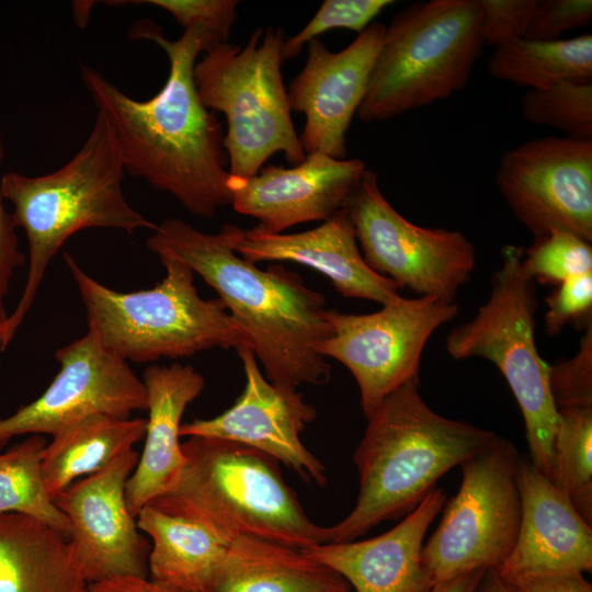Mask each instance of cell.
Here are the masks:
<instances>
[{
  "mask_svg": "<svg viewBox=\"0 0 592 592\" xmlns=\"http://www.w3.org/2000/svg\"><path fill=\"white\" fill-rule=\"evenodd\" d=\"M129 37L151 41L167 54L169 75L160 91L148 100L132 99L86 65L83 84L113 127L125 171L171 194L192 215L213 218L231 204L230 174L225 168V134L198 96L194 66L218 43L198 27L170 41L151 20L137 21Z\"/></svg>",
  "mask_w": 592,
  "mask_h": 592,
  "instance_id": "cell-1",
  "label": "cell"
},
{
  "mask_svg": "<svg viewBox=\"0 0 592 592\" xmlns=\"http://www.w3.org/2000/svg\"><path fill=\"white\" fill-rule=\"evenodd\" d=\"M239 231L224 224L218 232L206 234L168 218L146 244L158 257L183 262L216 291L272 385L296 392L301 385L328 383L331 366L317 351L332 331L323 294L283 265L262 270L237 254Z\"/></svg>",
  "mask_w": 592,
  "mask_h": 592,
  "instance_id": "cell-2",
  "label": "cell"
},
{
  "mask_svg": "<svg viewBox=\"0 0 592 592\" xmlns=\"http://www.w3.org/2000/svg\"><path fill=\"white\" fill-rule=\"evenodd\" d=\"M496 433L432 410L420 379L392 391L367 419L353 462L360 489L340 522L325 526V543L352 542L385 521L410 513L455 466L488 446Z\"/></svg>",
  "mask_w": 592,
  "mask_h": 592,
  "instance_id": "cell-3",
  "label": "cell"
},
{
  "mask_svg": "<svg viewBox=\"0 0 592 592\" xmlns=\"http://www.w3.org/2000/svg\"><path fill=\"white\" fill-rule=\"evenodd\" d=\"M125 168L113 127L98 111L92 129L77 153L48 174L7 172L2 198L13 205V224L24 229L29 271L21 299L0 329V351L14 338L30 311L45 272L65 241L86 228H112L133 235L156 224L134 209L123 193Z\"/></svg>",
  "mask_w": 592,
  "mask_h": 592,
  "instance_id": "cell-4",
  "label": "cell"
},
{
  "mask_svg": "<svg viewBox=\"0 0 592 592\" xmlns=\"http://www.w3.org/2000/svg\"><path fill=\"white\" fill-rule=\"evenodd\" d=\"M175 485L149 504L194 520L229 542L253 537L306 550L325 543L277 462L246 445L191 436Z\"/></svg>",
  "mask_w": 592,
  "mask_h": 592,
  "instance_id": "cell-5",
  "label": "cell"
},
{
  "mask_svg": "<svg viewBox=\"0 0 592 592\" xmlns=\"http://www.w3.org/2000/svg\"><path fill=\"white\" fill-rule=\"evenodd\" d=\"M62 257L84 305L89 331L126 362L191 357L216 348L246 345L221 299L202 298L193 270L172 257H158L166 269L160 283L128 293L91 277L70 253Z\"/></svg>",
  "mask_w": 592,
  "mask_h": 592,
  "instance_id": "cell-6",
  "label": "cell"
},
{
  "mask_svg": "<svg viewBox=\"0 0 592 592\" xmlns=\"http://www.w3.org/2000/svg\"><path fill=\"white\" fill-rule=\"evenodd\" d=\"M485 45L479 0H431L399 11L384 34L356 116L366 123L464 89Z\"/></svg>",
  "mask_w": 592,
  "mask_h": 592,
  "instance_id": "cell-7",
  "label": "cell"
},
{
  "mask_svg": "<svg viewBox=\"0 0 592 592\" xmlns=\"http://www.w3.org/2000/svg\"><path fill=\"white\" fill-rule=\"evenodd\" d=\"M501 255L488 299L473 319L447 334L445 346L455 360L482 357L498 367L521 409L528 459L554 482L558 412L549 387L550 365L535 342L536 286L522 266V247L506 244Z\"/></svg>",
  "mask_w": 592,
  "mask_h": 592,
  "instance_id": "cell-8",
  "label": "cell"
},
{
  "mask_svg": "<svg viewBox=\"0 0 592 592\" xmlns=\"http://www.w3.org/2000/svg\"><path fill=\"white\" fill-rule=\"evenodd\" d=\"M284 42L281 27H259L244 46L213 45L194 66L202 103L226 116L223 147L228 172L236 179L255 175L276 152H283L293 166L306 157L282 78Z\"/></svg>",
  "mask_w": 592,
  "mask_h": 592,
  "instance_id": "cell-9",
  "label": "cell"
},
{
  "mask_svg": "<svg viewBox=\"0 0 592 592\" xmlns=\"http://www.w3.org/2000/svg\"><path fill=\"white\" fill-rule=\"evenodd\" d=\"M519 453L508 439L492 442L459 466L462 482L422 548L431 589L479 569H497L514 547L521 517Z\"/></svg>",
  "mask_w": 592,
  "mask_h": 592,
  "instance_id": "cell-10",
  "label": "cell"
},
{
  "mask_svg": "<svg viewBox=\"0 0 592 592\" xmlns=\"http://www.w3.org/2000/svg\"><path fill=\"white\" fill-rule=\"evenodd\" d=\"M343 208L373 271L398 288L456 301L477 263L476 249L463 232L406 219L384 196L377 174L369 169Z\"/></svg>",
  "mask_w": 592,
  "mask_h": 592,
  "instance_id": "cell-11",
  "label": "cell"
},
{
  "mask_svg": "<svg viewBox=\"0 0 592 592\" xmlns=\"http://www.w3.org/2000/svg\"><path fill=\"white\" fill-rule=\"evenodd\" d=\"M459 305L433 296L400 297L371 314L327 310L331 334L318 346L353 375L366 420L392 391L419 379L421 355L433 332Z\"/></svg>",
  "mask_w": 592,
  "mask_h": 592,
  "instance_id": "cell-12",
  "label": "cell"
},
{
  "mask_svg": "<svg viewBox=\"0 0 592 592\" xmlns=\"http://www.w3.org/2000/svg\"><path fill=\"white\" fill-rule=\"evenodd\" d=\"M496 184L534 237L558 229L592 242V140L547 136L516 145L501 156Z\"/></svg>",
  "mask_w": 592,
  "mask_h": 592,
  "instance_id": "cell-13",
  "label": "cell"
},
{
  "mask_svg": "<svg viewBox=\"0 0 592 592\" xmlns=\"http://www.w3.org/2000/svg\"><path fill=\"white\" fill-rule=\"evenodd\" d=\"M59 372L32 402L0 418V451L19 435H50L95 414L130 418L147 410L145 384L128 363L88 332L55 353Z\"/></svg>",
  "mask_w": 592,
  "mask_h": 592,
  "instance_id": "cell-14",
  "label": "cell"
},
{
  "mask_svg": "<svg viewBox=\"0 0 592 592\" xmlns=\"http://www.w3.org/2000/svg\"><path fill=\"white\" fill-rule=\"evenodd\" d=\"M138 458L133 448L53 499L69 521V538L89 584L114 577H148L150 540L138 528L125 497Z\"/></svg>",
  "mask_w": 592,
  "mask_h": 592,
  "instance_id": "cell-15",
  "label": "cell"
},
{
  "mask_svg": "<svg viewBox=\"0 0 592 592\" xmlns=\"http://www.w3.org/2000/svg\"><path fill=\"white\" fill-rule=\"evenodd\" d=\"M246 383L234 405L210 419L181 424L180 436L224 440L254 448L283 463L306 482L325 486V465L301 442L300 433L317 412L296 392H284L262 374L248 345L236 349Z\"/></svg>",
  "mask_w": 592,
  "mask_h": 592,
  "instance_id": "cell-16",
  "label": "cell"
},
{
  "mask_svg": "<svg viewBox=\"0 0 592 592\" xmlns=\"http://www.w3.org/2000/svg\"><path fill=\"white\" fill-rule=\"evenodd\" d=\"M385 31L382 22H373L338 53L319 38L307 44L306 64L287 89L291 110L306 118L298 136L305 155L346 159V133L364 99Z\"/></svg>",
  "mask_w": 592,
  "mask_h": 592,
  "instance_id": "cell-17",
  "label": "cell"
},
{
  "mask_svg": "<svg viewBox=\"0 0 592 592\" xmlns=\"http://www.w3.org/2000/svg\"><path fill=\"white\" fill-rule=\"evenodd\" d=\"M366 169L361 159L312 152L292 168L269 166L246 180L230 175L231 205L258 219L261 230L282 234L301 223L325 221L342 209Z\"/></svg>",
  "mask_w": 592,
  "mask_h": 592,
  "instance_id": "cell-18",
  "label": "cell"
},
{
  "mask_svg": "<svg viewBox=\"0 0 592 592\" xmlns=\"http://www.w3.org/2000/svg\"><path fill=\"white\" fill-rule=\"evenodd\" d=\"M521 517L513 549L496 570L510 577L553 571L590 572L592 525L528 459L519 455Z\"/></svg>",
  "mask_w": 592,
  "mask_h": 592,
  "instance_id": "cell-19",
  "label": "cell"
},
{
  "mask_svg": "<svg viewBox=\"0 0 592 592\" xmlns=\"http://www.w3.org/2000/svg\"><path fill=\"white\" fill-rule=\"evenodd\" d=\"M237 254L257 263L288 261L323 274L344 297L386 305L397 300V285L365 262L353 224L344 208L316 228L296 234H269L258 226L240 228L234 243Z\"/></svg>",
  "mask_w": 592,
  "mask_h": 592,
  "instance_id": "cell-20",
  "label": "cell"
},
{
  "mask_svg": "<svg viewBox=\"0 0 592 592\" xmlns=\"http://www.w3.org/2000/svg\"><path fill=\"white\" fill-rule=\"evenodd\" d=\"M446 493L435 487L389 531L364 540L322 543L305 551L342 577L356 592H428L422 563L425 534Z\"/></svg>",
  "mask_w": 592,
  "mask_h": 592,
  "instance_id": "cell-21",
  "label": "cell"
},
{
  "mask_svg": "<svg viewBox=\"0 0 592 592\" xmlns=\"http://www.w3.org/2000/svg\"><path fill=\"white\" fill-rule=\"evenodd\" d=\"M141 380L148 397L145 445L125 487L135 517L178 481L185 464L180 442L182 415L205 387L204 377L193 366L180 363L148 366Z\"/></svg>",
  "mask_w": 592,
  "mask_h": 592,
  "instance_id": "cell-22",
  "label": "cell"
},
{
  "mask_svg": "<svg viewBox=\"0 0 592 592\" xmlns=\"http://www.w3.org/2000/svg\"><path fill=\"white\" fill-rule=\"evenodd\" d=\"M64 532L27 515L0 514V592H88Z\"/></svg>",
  "mask_w": 592,
  "mask_h": 592,
  "instance_id": "cell-23",
  "label": "cell"
},
{
  "mask_svg": "<svg viewBox=\"0 0 592 592\" xmlns=\"http://www.w3.org/2000/svg\"><path fill=\"white\" fill-rule=\"evenodd\" d=\"M349 583L305 550L234 539L202 592H350Z\"/></svg>",
  "mask_w": 592,
  "mask_h": 592,
  "instance_id": "cell-24",
  "label": "cell"
},
{
  "mask_svg": "<svg viewBox=\"0 0 592 592\" xmlns=\"http://www.w3.org/2000/svg\"><path fill=\"white\" fill-rule=\"evenodd\" d=\"M136 522L150 540L148 578L180 592H202L231 543L194 520L150 504Z\"/></svg>",
  "mask_w": 592,
  "mask_h": 592,
  "instance_id": "cell-25",
  "label": "cell"
},
{
  "mask_svg": "<svg viewBox=\"0 0 592 592\" xmlns=\"http://www.w3.org/2000/svg\"><path fill=\"white\" fill-rule=\"evenodd\" d=\"M146 419L95 414L52 437L42 455V474L54 499L73 481L92 475L144 440Z\"/></svg>",
  "mask_w": 592,
  "mask_h": 592,
  "instance_id": "cell-26",
  "label": "cell"
},
{
  "mask_svg": "<svg viewBox=\"0 0 592 592\" xmlns=\"http://www.w3.org/2000/svg\"><path fill=\"white\" fill-rule=\"evenodd\" d=\"M488 71L494 79L530 90L561 82L592 83V35L556 41L511 38L496 46Z\"/></svg>",
  "mask_w": 592,
  "mask_h": 592,
  "instance_id": "cell-27",
  "label": "cell"
},
{
  "mask_svg": "<svg viewBox=\"0 0 592 592\" xmlns=\"http://www.w3.org/2000/svg\"><path fill=\"white\" fill-rule=\"evenodd\" d=\"M46 444L43 435H30L0 454V514L27 515L69 536V521L44 485L42 455Z\"/></svg>",
  "mask_w": 592,
  "mask_h": 592,
  "instance_id": "cell-28",
  "label": "cell"
},
{
  "mask_svg": "<svg viewBox=\"0 0 592 592\" xmlns=\"http://www.w3.org/2000/svg\"><path fill=\"white\" fill-rule=\"evenodd\" d=\"M557 412L554 483L592 525V408Z\"/></svg>",
  "mask_w": 592,
  "mask_h": 592,
  "instance_id": "cell-29",
  "label": "cell"
},
{
  "mask_svg": "<svg viewBox=\"0 0 592 592\" xmlns=\"http://www.w3.org/2000/svg\"><path fill=\"white\" fill-rule=\"evenodd\" d=\"M524 121L549 126L566 137L592 140V83L561 82L528 90L521 101Z\"/></svg>",
  "mask_w": 592,
  "mask_h": 592,
  "instance_id": "cell-30",
  "label": "cell"
},
{
  "mask_svg": "<svg viewBox=\"0 0 592 592\" xmlns=\"http://www.w3.org/2000/svg\"><path fill=\"white\" fill-rule=\"evenodd\" d=\"M522 266L534 282L557 286L592 272V246L572 232L553 229L523 249Z\"/></svg>",
  "mask_w": 592,
  "mask_h": 592,
  "instance_id": "cell-31",
  "label": "cell"
},
{
  "mask_svg": "<svg viewBox=\"0 0 592 592\" xmlns=\"http://www.w3.org/2000/svg\"><path fill=\"white\" fill-rule=\"evenodd\" d=\"M392 3L391 0H325L305 27L285 39L282 48L283 60L298 56L306 44L333 29L362 33Z\"/></svg>",
  "mask_w": 592,
  "mask_h": 592,
  "instance_id": "cell-32",
  "label": "cell"
},
{
  "mask_svg": "<svg viewBox=\"0 0 592 592\" xmlns=\"http://www.w3.org/2000/svg\"><path fill=\"white\" fill-rule=\"evenodd\" d=\"M549 387L557 411L592 408V322L584 327L578 352L549 366Z\"/></svg>",
  "mask_w": 592,
  "mask_h": 592,
  "instance_id": "cell-33",
  "label": "cell"
},
{
  "mask_svg": "<svg viewBox=\"0 0 592 592\" xmlns=\"http://www.w3.org/2000/svg\"><path fill=\"white\" fill-rule=\"evenodd\" d=\"M122 2V1H121ZM122 3H146L169 12L184 29L198 27L216 43H228L237 20V0H139Z\"/></svg>",
  "mask_w": 592,
  "mask_h": 592,
  "instance_id": "cell-34",
  "label": "cell"
},
{
  "mask_svg": "<svg viewBox=\"0 0 592 592\" xmlns=\"http://www.w3.org/2000/svg\"><path fill=\"white\" fill-rule=\"evenodd\" d=\"M545 328L550 335L569 325L592 322V272L570 277L555 286L546 298Z\"/></svg>",
  "mask_w": 592,
  "mask_h": 592,
  "instance_id": "cell-35",
  "label": "cell"
},
{
  "mask_svg": "<svg viewBox=\"0 0 592 592\" xmlns=\"http://www.w3.org/2000/svg\"><path fill=\"white\" fill-rule=\"evenodd\" d=\"M592 21L591 0H536L523 37L556 41L570 30Z\"/></svg>",
  "mask_w": 592,
  "mask_h": 592,
  "instance_id": "cell-36",
  "label": "cell"
},
{
  "mask_svg": "<svg viewBox=\"0 0 592 592\" xmlns=\"http://www.w3.org/2000/svg\"><path fill=\"white\" fill-rule=\"evenodd\" d=\"M536 0H479L485 44L523 37Z\"/></svg>",
  "mask_w": 592,
  "mask_h": 592,
  "instance_id": "cell-37",
  "label": "cell"
},
{
  "mask_svg": "<svg viewBox=\"0 0 592 592\" xmlns=\"http://www.w3.org/2000/svg\"><path fill=\"white\" fill-rule=\"evenodd\" d=\"M4 157V146L0 130V163ZM0 192V316L8 318L4 298L8 294L14 271L26 261L19 249V238L11 214L4 208Z\"/></svg>",
  "mask_w": 592,
  "mask_h": 592,
  "instance_id": "cell-38",
  "label": "cell"
},
{
  "mask_svg": "<svg viewBox=\"0 0 592 592\" xmlns=\"http://www.w3.org/2000/svg\"><path fill=\"white\" fill-rule=\"evenodd\" d=\"M504 580L514 592H592L580 571L524 573Z\"/></svg>",
  "mask_w": 592,
  "mask_h": 592,
  "instance_id": "cell-39",
  "label": "cell"
},
{
  "mask_svg": "<svg viewBox=\"0 0 592 592\" xmlns=\"http://www.w3.org/2000/svg\"><path fill=\"white\" fill-rule=\"evenodd\" d=\"M88 592H180L148 577L123 576L90 583Z\"/></svg>",
  "mask_w": 592,
  "mask_h": 592,
  "instance_id": "cell-40",
  "label": "cell"
},
{
  "mask_svg": "<svg viewBox=\"0 0 592 592\" xmlns=\"http://www.w3.org/2000/svg\"><path fill=\"white\" fill-rule=\"evenodd\" d=\"M486 570L479 569L462 574L444 584L430 589L428 592H475Z\"/></svg>",
  "mask_w": 592,
  "mask_h": 592,
  "instance_id": "cell-41",
  "label": "cell"
},
{
  "mask_svg": "<svg viewBox=\"0 0 592 592\" xmlns=\"http://www.w3.org/2000/svg\"><path fill=\"white\" fill-rule=\"evenodd\" d=\"M475 592H514L496 569H487Z\"/></svg>",
  "mask_w": 592,
  "mask_h": 592,
  "instance_id": "cell-42",
  "label": "cell"
},
{
  "mask_svg": "<svg viewBox=\"0 0 592 592\" xmlns=\"http://www.w3.org/2000/svg\"><path fill=\"white\" fill-rule=\"evenodd\" d=\"M76 3L78 4V2ZM82 3L83 5L78 4V7L81 8L80 10L73 9L75 22L77 24H80V26H83L87 23L90 8L92 7L93 2L88 1V2H82Z\"/></svg>",
  "mask_w": 592,
  "mask_h": 592,
  "instance_id": "cell-43",
  "label": "cell"
},
{
  "mask_svg": "<svg viewBox=\"0 0 592 592\" xmlns=\"http://www.w3.org/2000/svg\"><path fill=\"white\" fill-rule=\"evenodd\" d=\"M4 321L5 319L0 316V329H1V326L4 323Z\"/></svg>",
  "mask_w": 592,
  "mask_h": 592,
  "instance_id": "cell-44",
  "label": "cell"
}]
</instances>
